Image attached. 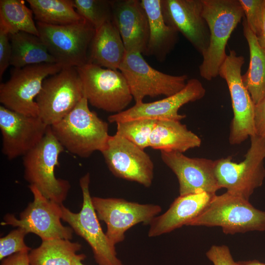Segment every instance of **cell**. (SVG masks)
Returning <instances> with one entry per match:
<instances>
[{"instance_id":"6da1fadb","label":"cell","mask_w":265,"mask_h":265,"mask_svg":"<svg viewBox=\"0 0 265 265\" xmlns=\"http://www.w3.org/2000/svg\"><path fill=\"white\" fill-rule=\"evenodd\" d=\"M50 126L63 148L81 158L102 152L109 137L108 123L90 110L85 96L68 115Z\"/></svg>"},{"instance_id":"7a4b0ae2","label":"cell","mask_w":265,"mask_h":265,"mask_svg":"<svg viewBox=\"0 0 265 265\" xmlns=\"http://www.w3.org/2000/svg\"><path fill=\"white\" fill-rule=\"evenodd\" d=\"M202 1V14L209 28L210 43L199 70L202 78L211 80L218 76L227 55L228 41L244 15L239 0Z\"/></svg>"},{"instance_id":"3957f363","label":"cell","mask_w":265,"mask_h":265,"mask_svg":"<svg viewBox=\"0 0 265 265\" xmlns=\"http://www.w3.org/2000/svg\"><path fill=\"white\" fill-rule=\"evenodd\" d=\"M186 226L220 227L225 234L265 231V211L241 197L226 192L214 195L208 205Z\"/></svg>"},{"instance_id":"277c9868","label":"cell","mask_w":265,"mask_h":265,"mask_svg":"<svg viewBox=\"0 0 265 265\" xmlns=\"http://www.w3.org/2000/svg\"><path fill=\"white\" fill-rule=\"evenodd\" d=\"M64 150L49 126L41 142L23 157L25 179L47 199L59 205L65 200L71 187L68 181L57 178L54 174L55 167L59 164V156Z\"/></svg>"},{"instance_id":"5b68a950","label":"cell","mask_w":265,"mask_h":265,"mask_svg":"<svg viewBox=\"0 0 265 265\" xmlns=\"http://www.w3.org/2000/svg\"><path fill=\"white\" fill-rule=\"evenodd\" d=\"M265 138L256 134L250 137V146L244 159L233 162L229 156L215 160V175L221 189L249 200L265 179Z\"/></svg>"},{"instance_id":"8992f818","label":"cell","mask_w":265,"mask_h":265,"mask_svg":"<svg viewBox=\"0 0 265 265\" xmlns=\"http://www.w3.org/2000/svg\"><path fill=\"white\" fill-rule=\"evenodd\" d=\"M39 37L56 63L65 67H79L87 63L90 43L96 28L84 19L65 25L36 23Z\"/></svg>"},{"instance_id":"52a82bcc","label":"cell","mask_w":265,"mask_h":265,"mask_svg":"<svg viewBox=\"0 0 265 265\" xmlns=\"http://www.w3.org/2000/svg\"><path fill=\"white\" fill-rule=\"evenodd\" d=\"M76 68L84 95L91 106L116 114L131 103L133 97L120 71L89 63Z\"/></svg>"},{"instance_id":"ba28073f","label":"cell","mask_w":265,"mask_h":265,"mask_svg":"<svg viewBox=\"0 0 265 265\" xmlns=\"http://www.w3.org/2000/svg\"><path fill=\"white\" fill-rule=\"evenodd\" d=\"M63 68L57 63H44L14 68L10 79L0 85V103L13 111L38 116L35 99L44 80Z\"/></svg>"},{"instance_id":"9c48e42d","label":"cell","mask_w":265,"mask_h":265,"mask_svg":"<svg viewBox=\"0 0 265 265\" xmlns=\"http://www.w3.org/2000/svg\"><path fill=\"white\" fill-rule=\"evenodd\" d=\"M90 181L89 173L80 180L83 197L81 210L75 213L61 204V219L68 223L74 232L86 241L98 265H123L117 257L115 245L103 232L99 223L92 203Z\"/></svg>"},{"instance_id":"30bf717a","label":"cell","mask_w":265,"mask_h":265,"mask_svg":"<svg viewBox=\"0 0 265 265\" xmlns=\"http://www.w3.org/2000/svg\"><path fill=\"white\" fill-rule=\"evenodd\" d=\"M244 61L243 56L230 50L218 72V76L227 83L231 98L234 114L229 137L231 145L240 144L256 134L255 104L243 83L241 74Z\"/></svg>"},{"instance_id":"8fae6325","label":"cell","mask_w":265,"mask_h":265,"mask_svg":"<svg viewBox=\"0 0 265 265\" xmlns=\"http://www.w3.org/2000/svg\"><path fill=\"white\" fill-rule=\"evenodd\" d=\"M84 96L76 67H65L47 78L37 96L38 116L52 126L68 115Z\"/></svg>"},{"instance_id":"7c38bea8","label":"cell","mask_w":265,"mask_h":265,"mask_svg":"<svg viewBox=\"0 0 265 265\" xmlns=\"http://www.w3.org/2000/svg\"><path fill=\"white\" fill-rule=\"evenodd\" d=\"M119 70L124 75L135 103L146 96L169 97L182 90L186 85V75L173 76L151 67L137 52H126Z\"/></svg>"},{"instance_id":"4fadbf2b","label":"cell","mask_w":265,"mask_h":265,"mask_svg":"<svg viewBox=\"0 0 265 265\" xmlns=\"http://www.w3.org/2000/svg\"><path fill=\"white\" fill-rule=\"evenodd\" d=\"M29 188L33 194V201L21 212L20 218L8 213L4 216L1 224L22 228L28 233H32L38 236L42 241L55 239L71 240L74 231L71 227L64 226L61 222V205L47 199L35 186L29 185Z\"/></svg>"},{"instance_id":"5bb4252c","label":"cell","mask_w":265,"mask_h":265,"mask_svg":"<svg viewBox=\"0 0 265 265\" xmlns=\"http://www.w3.org/2000/svg\"><path fill=\"white\" fill-rule=\"evenodd\" d=\"M91 200L99 219L106 225L107 237L114 245L125 239L128 230L140 223L150 225L161 211L158 205L139 204L122 198L94 196Z\"/></svg>"},{"instance_id":"9a60e30c","label":"cell","mask_w":265,"mask_h":265,"mask_svg":"<svg viewBox=\"0 0 265 265\" xmlns=\"http://www.w3.org/2000/svg\"><path fill=\"white\" fill-rule=\"evenodd\" d=\"M112 174L115 177L150 187L154 178V163L144 151L115 133L109 135L101 152Z\"/></svg>"},{"instance_id":"2e32d148","label":"cell","mask_w":265,"mask_h":265,"mask_svg":"<svg viewBox=\"0 0 265 265\" xmlns=\"http://www.w3.org/2000/svg\"><path fill=\"white\" fill-rule=\"evenodd\" d=\"M48 126L39 116L24 115L0 105L2 153L9 160L23 157L41 142Z\"/></svg>"},{"instance_id":"e0dca14e","label":"cell","mask_w":265,"mask_h":265,"mask_svg":"<svg viewBox=\"0 0 265 265\" xmlns=\"http://www.w3.org/2000/svg\"><path fill=\"white\" fill-rule=\"evenodd\" d=\"M205 93L202 83L197 79H191L182 90L173 95L151 103H135L128 109L109 115L107 120L116 123L136 119L181 121L186 115L179 114V109L188 103L203 98Z\"/></svg>"},{"instance_id":"ac0fdd59","label":"cell","mask_w":265,"mask_h":265,"mask_svg":"<svg viewBox=\"0 0 265 265\" xmlns=\"http://www.w3.org/2000/svg\"><path fill=\"white\" fill-rule=\"evenodd\" d=\"M160 4L165 22L204 55L209 46L210 31L202 14V0H160Z\"/></svg>"},{"instance_id":"d6986e66","label":"cell","mask_w":265,"mask_h":265,"mask_svg":"<svg viewBox=\"0 0 265 265\" xmlns=\"http://www.w3.org/2000/svg\"><path fill=\"white\" fill-rule=\"evenodd\" d=\"M160 155L178 179L180 195L203 192L214 195L220 189L215 175V160L191 158L176 151H160Z\"/></svg>"},{"instance_id":"ffe728a7","label":"cell","mask_w":265,"mask_h":265,"mask_svg":"<svg viewBox=\"0 0 265 265\" xmlns=\"http://www.w3.org/2000/svg\"><path fill=\"white\" fill-rule=\"evenodd\" d=\"M112 21L121 35L126 52L145 54L149 27L140 0H112Z\"/></svg>"},{"instance_id":"44dd1931","label":"cell","mask_w":265,"mask_h":265,"mask_svg":"<svg viewBox=\"0 0 265 265\" xmlns=\"http://www.w3.org/2000/svg\"><path fill=\"white\" fill-rule=\"evenodd\" d=\"M213 195L206 192L179 195L164 213L153 219L148 237H156L186 226L204 210Z\"/></svg>"},{"instance_id":"7402d4cb","label":"cell","mask_w":265,"mask_h":265,"mask_svg":"<svg viewBox=\"0 0 265 265\" xmlns=\"http://www.w3.org/2000/svg\"><path fill=\"white\" fill-rule=\"evenodd\" d=\"M126 53L121 35L111 21L96 29L89 48L87 63L118 70Z\"/></svg>"},{"instance_id":"603a6c76","label":"cell","mask_w":265,"mask_h":265,"mask_svg":"<svg viewBox=\"0 0 265 265\" xmlns=\"http://www.w3.org/2000/svg\"><path fill=\"white\" fill-rule=\"evenodd\" d=\"M147 14L149 35L146 55H152L159 62L164 61L178 40L179 32L164 21L160 0H141Z\"/></svg>"},{"instance_id":"cb8c5ba5","label":"cell","mask_w":265,"mask_h":265,"mask_svg":"<svg viewBox=\"0 0 265 265\" xmlns=\"http://www.w3.org/2000/svg\"><path fill=\"white\" fill-rule=\"evenodd\" d=\"M201 145V138L180 121L159 120L151 134L149 147L160 151L184 153Z\"/></svg>"},{"instance_id":"d4e9b609","label":"cell","mask_w":265,"mask_h":265,"mask_svg":"<svg viewBox=\"0 0 265 265\" xmlns=\"http://www.w3.org/2000/svg\"><path fill=\"white\" fill-rule=\"evenodd\" d=\"M243 34L248 45L249 65L242 80L255 105L265 97V49L258 43L256 35L242 18Z\"/></svg>"},{"instance_id":"484cf974","label":"cell","mask_w":265,"mask_h":265,"mask_svg":"<svg viewBox=\"0 0 265 265\" xmlns=\"http://www.w3.org/2000/svg\"><path fill=\"white\" fill-rule=\"evenodd\" d=\"M14 68L44 63H56L39 36L25 32L9 35Z\"/></svg>"},{"instance_id":"4316f807","label":"cell","mask_w":265,"mask_h":265,"mask_svg":"<svg viewBox=\"0 0 265 265\" xmlns=\"http://www.w3.org/2000/svg\"><path fill=\"white\" fill-rule=\"evenodd\" d=\"M81 248L78 242L65 239L43 240L28 253L30 265H74L77 252Z\"/></svg>"},{"instance_id":"83f0119b","label":"cell","mask_w":265,"mask_h":265,"mask_svg":"<svg viewBox=\"0 0 265 265\" xmlns=\"http://www.w3.org/2000/svg\"><path fill=\"white\" fill-rule=\"evenodd\" d=\"M37 22L65 25L83 18L75 9L72 0H27Z\"/></svg>"},{"instance_id":"f1b7e54d","label":"cell","mask_w":265,"mask_h":265,"mask_svg":"<svg viewBox=\"0 0 265 265\" xmlns=\"http://www.w3.org/2000/svg\"><path fill=\"white\" fill-rule=\"evenodd\" d=\"M0 27L9 35L25 32L39 35L33 12L23 0H0Z\"/></svg>"},{"instance_id":"f546056e","label":"cell","mask_w":265,"mask_h":265,"mask_svg":"<svg viewBox=\"0 0 265 265\" xmlns=\"http://www.w3.org/2000/svg\"><path fill=\"white\" fill-rule=\"evenodd\" d=\"M77 12L96 28L112 21V0H72Z\"/></svg>"},{"instance_id":"4dcf8cb0","label":"cell","mask_w":265,"mask_h":265,"mask_svg":"<svg viewBox=\"0 0 265 265\" xmlns=\"http://www.w3.org/2000/svg\"><path fill=\"white\" fill-rule=\"evenodd\" d=\"M157 120L136 119L116 123V133L144 150L149 147V139Z\"/></svg>"},{"instance_id":"1f68e13d","label":"cell","mask_w":265,"mask_h":265,"mask_svg":"<svg viewBox=\"0 0 265 265\" xmlns=\"http://www.w3.org/2000/svg\"><path fill=\"white\" fill-rule=\"evenodd\" d=\"M28 233L22 228L11 231L6 236L0 238V260L14 254L31 250L24 242L25 237Z\"/></svg>"},{"instance_id":"d6a6232c","label":"cell","mask_w":265,"mask_h":265,"mask_svg":"<svg viewBox=\"0 0 265 265\" xmlns=\"http://www.w3.org/2000/svg\"><path fill=\"white\" fill-rule=\"evenodd\" d=\"M251 31L258 36L261 29L263 0H239Z\"/></svg>"},{"instance_id":"836d02e7","label":"cell","mask_w":265,"mask_h":265,"mask_svg":"<svg viewBox=\"0 0 265 265\" xmlns=\"http://www.w3.org/2000/svg\"><path fill=\"white\" fill-rule=\"evenodd\" d=\"M206 255L213 265H238L234 261L229 247L225 245H212Z\"/></svg>"},{"instance_id":"e575fe53","label":"cell","mask_w":265,"mask_h":265,"mask_svg":"<svg viewBox=\"0 0 265 265\" xmlns=\"http://www.w3.org/2000/svg\"><path fill=\"white\" fill-rule=\"evenodd\" d=\"M12 53L11 45L9 33L0 27V78L10 65Z\"/></svg>"},{"instance_id":"d590c367","label":"cell","mask_w":265,"mask_h":265,"mask_svg":"<svg viewBox=\"0 0 265 265\" xmlns=\"http://www.w3.org/2000/svg\"><path fill=\"white\" fill-rule=\"evenodd\" d=\"M254 122L256 134L265 138V97L255 105Z\"/></svg>"},{"instance_id":"8d00e7d4","label":"cell","mask_w":265,"mask_h":265,"mask_svg":"<svg viewBox=\"0 0 265 265\" xmlns=\"http://www.w3.org/2000/svg\"><path fill=\"white\" fill-rule=\"evenodd\" d=\"M28 251H23L14 254L2 260L1 265H30Z\"/></svg>"},{"instance_id":"74e56055","label":"cell","mask_w":265,"mask_h":265,"mask_svg":"<svg viewBox=\"0 0 265 265\" xmlns=\"http://www.w3.org/2000/svg\"><path fill=\"white\" fill-rule=\"evenodd\" d=\"M258 43L261 47L265 49V0H263L262 22L261 32L257 36Z\"/></svg>"},{"instance_id":"f35d334b","label":"cell","mask_w":265,"mask_h":265,"mask_svg":"<svg viewBox=\"0 0 265 265\" xmlns=\"http://www.w3.org/2000/svg\"><path fill=\"white\" fill-rule=\"evenodd\" d=\"M238 265H265V263L256 260L237 262Z\"/></svg>"},{"instance_id":"ab89813d","label":"cell","mask_w":265,"mask_h":265,"mask_svg":"<svg viewBox=\"0 0 265 265\" xmlns=\"http://www.w3.org/2000/svg\"><path fill=\"white\" fill-rule=\"evenodd\" d=\"M85 258V255L84 254H78L77 257L75 260L74 265H84L81 261Z\"/></svg>"}]
</instances>
